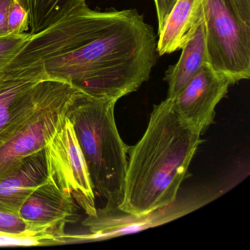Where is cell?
I'll return each mask as SVG.
<instances>
[{"instance_id": "1", "label": "cell", "mask_w": 250, "mask_h": 250, "mask_svg": "<svg viewBox=\"0 0 250 250\" xmlns=\"http://www.w3.org/2000/svg\"><path fill=\"white\" fill-rule=\"evenodd\" d=\"M156 45L153 27L137 10L98 11L84 4L31 35L0 68V83L58 80L118 101L149 80Z\"/></svg>"}, {"instance_id": "2", "label": "cell", "mask_w": 250, "mask_h": 250, "mask_svg": "<svg viewBox=\"0 0 250 250\" xmlns=\"http://www.w3.org/2000/svg\"><path fill=\"white\" fill-rule=\"evenodd\" d=\"M200 134L180 116L172 99L154 105L144 135L128 149L124 199L118 209L141 218L172 204Z\"/></svg>"}, {"instance_id": "3", "label": "cell", "mask_w": 250, "mask_h": 250, "mask_svg": "<svg viewBox=\"0 0 250 250\" xmlns=\"http://www.w3.org/2000/svg\"><path fill=\"white\" fill-rule=\"evenodd\" d=\"M118 101L79 91L66 117L71 121L85 159L94 191L106 200L102 214L113 213L124 199L129 147L123 141L115 120Z\"/></svg>"}, {"instance_id": "4", "label": "cell", "mask_w": 250, "mask_h": 250, "mask_svg": "<svg viewBox=\"0 0 250 250\" xmlns=\"http://www.w3.org/2000/svg\"><path fill=\"white\" fill-rule=\"evenodd\" d=\"M209 62L232 84L250 78V25L235 15L227 0H205Z\"/></svg>"}, {"instance_id": "5", "label": "cell", "mask_w": 250, "mask_h": 250, "mask_svg": "<svg viewBox=\"0 0 250 250\" xmlns=\"http://www.w3.org/2000/svg\"><path fill=\"white\" fill-rule=\"evenodd\" d=\"M79 91L68 83L50 80L46 96L35 113L0 147V178L17 169L27 156L44 149L65 122Z\"/></svg>"}, {"instance_id": "6", "label": "cell", "mask_w": 250, "mask_h": 250, "mask_svg": "<svg viewBox=\"0 0 250 250\" xmlns=\"http://www.w3.org/2000/svg\"><path fill=\"white\" fill-rule=\"evenodd\" d=\"M47 179L74 199L88 216H94L95 191L85 159L71 121L65 118L44 147Z\"/></svg>"}, {"instance_id": "7", "label": "cell", "mask_w": 250, "mask_h": 250, "mask_svg": "<svg viewBox=\"0 0 250 250\" xmlns=\"http://www.w3.org/2000/svg\"><path fill=\"white\" fill-rule=\"evenodd\" d=\"M78 205L46 178L24 202L18 215L26 229L55 237L65 244L67 224L75 222Z\"/></svg>"}, {"instance_id": "8", "label": "cell", "mask_w": 250, "mask_h": 250, "mask_svg": "<svg viewBox=\"0 0 250 250\" xmlns=\"http://www.w3.org/2000/svg\"><path fill=\"white\" fill-rule=\"evenodd\" d=\"M230 85L228 78L207 62L172 99L175 109L187 124L202 133L213 124L215 109Z\"/></svg>"}, {"instance_id": "9", "label": "cell", "mask_w": 250, "mask_h": 250, "mask_svg": "<svg viewBox=\"0 0 250 250\" xmlns=\"http://www.w3.org/2000/svg\"><path fill=\"white\" fill-rule=\"evenodd\" d=\"M50 80L0 83V147L35 113L46 96Z\"/></svg>"}, {"instance_id": "10", "label": "cell", "mask_w": 250, "mask_h": 250, "mask_svg": "<svg viewBox=\"0 0 250 250\" xmlns=\"http://www.w3.org/2000/svg\"><path fill=\"white\" fill-rule=\"evenodd\" d=\"M47 178L45 150L26 157L17 169L0 178V210L18 214L29 196Z\"/></svg>"}, {"instance_id": "11", "label": "cell", "mask_w": 250, "mask_h": 250, "mask_svg": "<svg viewBox=\"0 0 250 250\" xmlns=\"http://www.w3.org/2000/svg\"><path fill=\"white\" fill-rule=\"evenodd\" d=\"M205 0H176L160 30L156 52L159 56L182 49L204 20Z\"/></svg>"}, {"instance_id": "12", "label": "cell", "mask_w": 250, "mask_h": 250, "mask_svg": "<svg viewBox=\"0 0 250 250\" xmlns=\"http://www.w3.org/2000/svg\"><path fill=\"white\" fill-rule=\"evenodd\" d=\"M181 50L178 62L169 66L165 72L164 81L168 86L167 99H175L200 68L209 62L206 49L205 20L199 26L192 39Z\"/></svg>"}, {"instance_id": "13", "label": "cell", "mask_w": 250, "mask_h": 250, "mask_svg": "<svg viewBox=\"0 0 250 250\" xmlns=\"http://www.w3.org/2000/svg\"><path fill=\"white\" fill-rule=\"evenodd\" d=\"M30 17L21 0H16L8 13L7 30L8 35L24 33L29 30Z\"/></svg>"}, {"instance_id": "14", "label": "cell", "mask_w": 250, "mask_h": 250, "mask_svg": "<svg viewBox=\"0 0 250 250\" xmlns=\"http://www.w3.org/2000/svg\"><path fill=\"white\" fill-rule=\"evenodd\" d=\"M30 33L7 35L0 37V68L7 63L30 39Z\"/></svg>"}, {"instance_id": "15", "label": "cell", "mask_w": 250, "mask_h": 250, "mask_svg": "<svg viewBox=\"0 0 250 250\" xmlns=\"http://www.w3.org/2000/svg\"><path fill=\"white\" fill-rule=\"evenodd\" d=\"M25 230V223L18 214L0 210V233L19 234Z\"/></svg>"}, {"instance_id": "16", "label": "cell", "mask_w": 250, "mask_h": 250, "mask_svg": "<svg viewBox=\"0 0 250 250\" xmlns=\"http://www.w3.org/2000/svg\"><path fill=\"white\" fill-rule=\"evenodd\" d=\"M236 17L250 25V0H227Z\"/></svg>"}, {"instance_id": "17", "label": "cell", "mask_w": 250, "mask_h": 250, "mask_svg": "<svg viewBox=\"0 0 250 250\" xmlns=\"http://www.w3.org/2000/svg\"><path fill=\"white\" fill-rule=\"evenodd\" d=\"M156 8V17H157L158 30H160L167 17L171 8L173 6L176 0H153Z\"/></svg>"}, {"instance_id": "18", "label": "cell", "mask_w": 250, "mask_h": 250, "mask_svg": "<svg viewBox=\"0 0 250 250\" xmlns=\"http://www.w3.org/2000/svg\"><path fill=\"white\" fill-rule=\"evenodd\" d=\"M16 0H0V37L7 36L8 13Z\"/></svg>"}]
</instances>
